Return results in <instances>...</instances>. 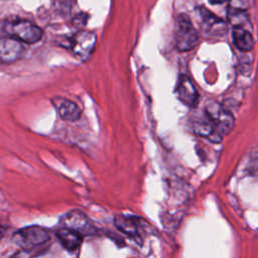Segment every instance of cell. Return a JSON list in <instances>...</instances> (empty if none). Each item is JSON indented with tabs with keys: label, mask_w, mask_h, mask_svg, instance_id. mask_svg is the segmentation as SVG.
I'll list each match as a JSON object with an SVG mask.
<instances>
[{
	"label": "cell",
	"mask_w": 258,
	"mask_h": 258,
	"mask_svg": "<svg viewBox=\"0 0 258 258\" xmlns=\"http://www.w3.org/2000/svg\"><path fill=\"white\" fill-rule=\"evenodd\" d=\"M192 130L197 134L206 137L213 142H220L223 138V136L215 129L214 125L212 124L206 113L204 114L203 118L196 119L192 122Z\"/></svg>",
	"instance_id": "obj_11"
},
{
	"label": "cell",
	"mask_w": 258,
	"mask_h": 258,
	"mask_svg": "<svg viewBox=\"0 0 258 258\" xmlns=\"http://www.w3.org/2000/svg\"><path fill=\"white\" fill-rule=\"evenodd\" d=\"M55 235L61 246L70 252L77 251L83 242V235L69 228L61 227L56 231Z\"/></svg>",
	"instance_id": "obj_10"
},
{
	"label": "cell",
	"mask_w": 258,
	"mask_h": 258,
	"mask_svg": "<svg viewBox=\"0 0 258 258\" xmlns=\"http://www.w3.org/2000/svg\"><path fill=\"white\" fill-rule=\"evenodd\" d=\"M4 30L7 35L28 44L39 41L43 35L42 29L39 26L24 19L7 21L4 25Z\"/></svg>",
	"instance_id": "obj_2"
},
{
	"label": "cell",
	"mask_w": 258,
	"mask_h": 258,
	"mask_svg": "<svg viewBox=\"0 0 258 258\" xmlns=\"http://www.w3.org/2000/svg\"><path fill=\"white\" fill-rule=\"evenodd\" d=\"M230 2H231L230 7L246 10L251 6L253 0H230Z\"/></svg>",
	"instance_id": "obj_16"
},
{
	"label": "cell",
	"mask_w": 258,
	"mask_h": 258,
	"mask_svg": "<svg viewBox=\"0 0 258 258\" xmlns=\"http://www.w3.org/2000/svg\"><path fill=\"white\" fill-rule=\"evenodd\" d=\"M49 240V233L42 227L29 226L14 233L12 242L18 248L29 251L44 245Z\"/></svg>",
	"instance_id": "obj_1"
},
{
	"label": "cell",
	"mask_w": 258,
	"mask_h": 258,
	"mask_svg": "<svg viewBox=\"0 0 258 258\" xmlns=\"http://www.w3.org/2000/svg\"><path fill=\"white\" fill-rule=\"evenodd\" d=\"M22 42L12 36L0 37V64H10L18 60L23 53Z\"/></svg>",
	"instance_id": "obj_7"
},
{
	"label": "cell",
	"mask_w": 258,
	"mask_h": 258,
	"mask_svg": "<svg viewBox=\"0 0 258 258\" xmlns=\"http://www.w3.org/2000/svg\"><path fill=\"white\" fill-rule=\"evenodd\" d=\"M206 115L214 125L215 129L222 135H228L234 127L233 115L221 104L211 102L206 106Z\"/></svg>",
	"instance_id": "obj_5"
},
{
	"label": "cell",
	"mask_w": 258,
	"mask_h": 258,
	"mask_svg": "<svg viewBox=\"0 0 258 258\" xmlns=\"http://www.w3.org/2000/svg\"><path fill=\"white\" fill-rule=\"evenodd\" d=\"M201 18L203 20L204 26L209 31L220 32L223 31L225 28V22L205 8L201 10Z\"/></svg>",
	"instance_id": "obj_15"
},
{
	"label": "cell",
	"mask_w": 258,
	"mask_h": 258,
	"mask_svg": "<svg viewBox=\"0 0 258 258\" xmlns=\"http://www.w3.org/2000/svg\"><path fill=\"white\" fill-rule=\"evenodd\" d=\"M97 42L95 32L89 30H80L69 40V48L75 57L82 61L90 58Z\"/></svg>",
	"instance_id": "obj_4"
},
{
	"label": "cell",
	"mask_w": 258,
	"mask_h": 258,
	"mask_svg": "<svg viewBox=\"0 0 258 258\" xmlns=\"http://www.w3.org/2000/svg\"><path fill=\"white\" fill-rule=\"evenodd\" d=\"M233 42L235 46L242 51H250L254 47V38L247 28L234 27Z\"/></svg>",
	"instance_id": "obj_13"
},
{
	"label": "cell",
	"mask_w": 258,
	"mask_h": 258,
	"mask_svg": "<svg viewBox=\"0 0 258 258\" xmlns=\"http://www.w3.org/2000/svg\"><path fill=\"white\" fill-rule=\"evenodd\" d=\"M115 227L123 234L130 238L136 239L139 236L138 232V222L137 219L133 217H128L125 215H117L114 218Z\"/></svg>",
	"instance_id": "obj_12"
},
{
	"label": "cell",
	"mask_w": 258,
	"mask_h": 258,
	"mask_svg": "<svg viewBox=\"0 0 258 258\" xmlns=\"http://www.w3.org/2000/svg\"><path fill=\"white\" fill-rule=\"evenodd\" d=\"M200 41V35L186 14H179L176 18L175 43L180 51H188L195 48Z\"/></svg>",
	"instance_id": "obj_3"
},
{
	"label": "cell",
	"mask_w": 258,
	"mask_h": 258,
	"mask_svg": "<svg viewBox=\"0 0 258 258\" xmlns=\"http://www.w3.org/2000/svg\"><path fill=\"white\" fill-rule=\"evenodd\" d=\"M177 96L179 100L188 107H196L200 100V95L194 83L187 76H180L177 84Z\"/></svg>",
	"instance_id": "obj_9"
},
{
	"label": "cell",
	"mask_w": 258,
	"mask_h": 258,
	"mask_svg": "<svg viewBox=\"0 0 258 258\" xmlns=\"http://www.w3.org/2000/svg\"><path fill=\"white\" fill-rule=\"evenodd\" d=\"M51 103L56 110L58 116L63 121L75 122L81 117L82 111L80 107L73 101L63 97H54L51 99Z\"/></svg>",
	"instance_id": "obj_8"
},
{
	"label": "cell",
	"mask_w": 258,
	"mask_h": 258,
	"mask_svg": "<svg viewBox=\"0 0 258 258\" xmlns=\"http://www.w3.org/2000/svg\"><path fill=\"white\" fill-rule=\"evenodd\" d=\"M210 3H212V4H214V5H220V4H223V3H226V2H228V1H230V0H208Z\"/></svg>",
	"instance_id": "obj_17"
},
{
	"label": "cell",
	"mask_w": 258,
	"mask_h": 258,
	"mask_svg": "<svg viewBox=\"0 0 258 258\" xmlns=\"http://www.w3.org/2000/svg\"><path fill=\"white\" fill-rule=\"evenodd\" d=\"M227 18H228V21L234 27L246 28L247 26L250 25L249 15L246 12V10H243V9L229 7L228 13H227Z\"/></svg>",
	"instance_id": "obj_14"
},
{
	"label": "cell",
	"mask_w": 258,
	"mask_h": 258,
	"mask_svg": "<svg viewBox=\"0 0 258 258\" xmlns=\"http://www.w3.org/2000/svg\"><path fill=\"white\" fill-rule=\"evenodd\" d=\"M61 227L72 229L83 236H91L97 233V228L91 220L81 211L73 210L60 217Z\"/></svg>",
	"instance_id": "obj_6"
}]
</instances>
